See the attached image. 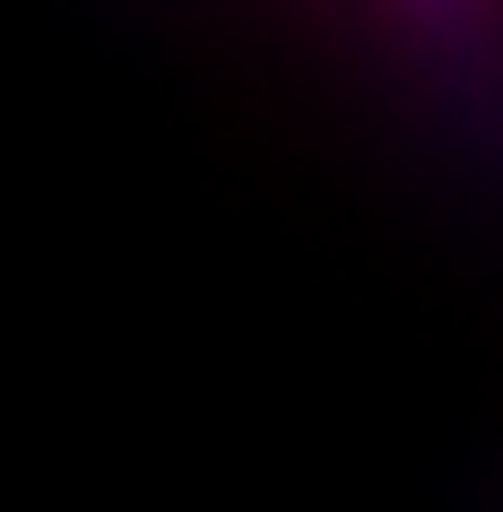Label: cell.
<instances>
[{
    "mask_svg": "<svg viewBox=\"0 0 503 512\" xmlns=\"http://www.w3.org/2000/svg\"><path fill=\"white\" fill-rule=\"evenodd\" d=\"M399 9H408V18H417V27H443V18H460V9H469V0H399Z\"/></svg>",
    "mask_w": 503,
    "mask_h": 512,
    "instance_id": "cell-1",
    "label": "cell"
}]
</instances>
